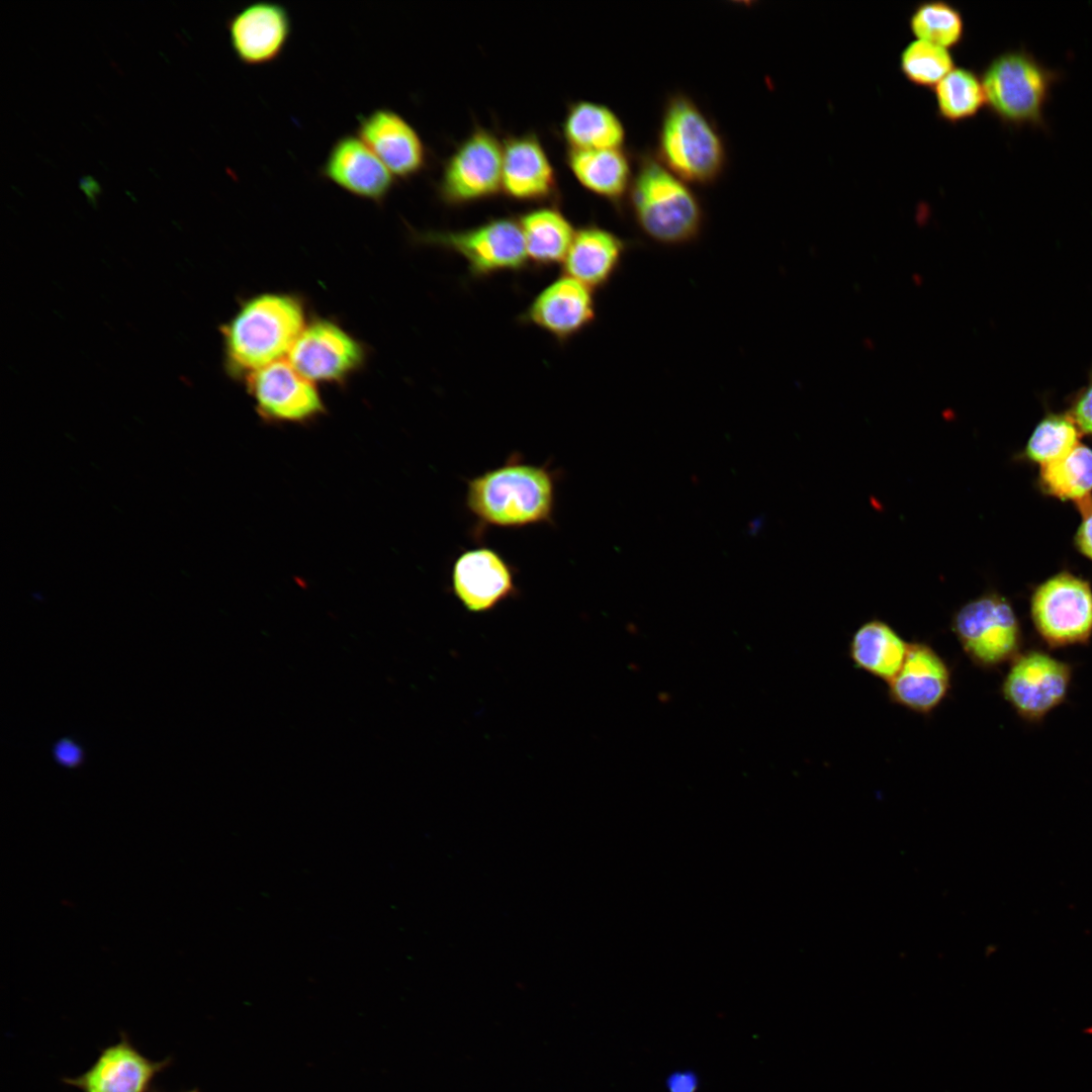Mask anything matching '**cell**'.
Returning a JSON list of instances; mask_svg holds the SVG:
<instances>
[{
	"label": "cell",
	"mask_w": 1092,
	"mask_h": 1092,
	"mask_svg": "<svg viewBox=\"0 0 1092 1092\" xmlns=\"http://www.w3.org/2000/svg\"><path fill=\"white\" fill-rule=\"evenodd\" d=\"M304 300L290 292H262L244 299L220 327L226 373L244 380L288 355L306 325Z\"/></svg>",
	"instance_id": "6da1fadb"
},
{
	"label": "cell",
	"mask_w": 1092,
	"mask_h": 1092,
	"mask_svg": "<svg viewBox=\"0 0 1092 1092\" xmlns=\"http://www.w3.org/2000/svg\"><path fill=\"white\" fill-rule=\"evenodd\" d=\"M556 472L512 454L504 465L467 480L465 505L479 527L552 524Z\"/></svg>",
	"instance_id": "7a4b0ae2"
},
{
	"label": "cell",
	"mask_w": 1092,
	"mask_h": 1092,
	"mask_svg": "<svg viewBox=\"0 0 1092 1092\" xmlns=\"http://www.w3.org/2000/svg\"><path fill=\"white\" fill-rule=\"evenodd\" d=\"M628 196L636 224L652 242L681 247L701 236L705 214L699 197L656 156L640 157Z\"/></svg>",
	"instance_id": "3957f363"
},
{
	"label": "cell",
	"mask_w": 1092,
	"mask_h": 1092,
	"mask_svg": "<svg viewBox=\"0 0 1092 1092\" xmlns=\"http://www.w3.org/2000/svg\"><path fill=\"white\" fill-rule=\"evenodd\" d=\"M657 159L687 183L708 185L726 164L724 141L699 105L682 93L664 106L657 141Z\"/></svg>",
	"instance_id": "277c9868"
},
{
	"label": "cell",
	"mask_w": 1092,
	"mask_h": 1092,
	"mask_svg": "<svg viewBox=\"0 0 1092 1092\" xmlns=\"http://www.w3.org/2000/svg\"><path fill=\"white\" fill-rule=\"evenodd\" d=\"M986 106L1003 124L1045 127V107L1060 72L1024 49L995 56L981 74Z\"/></svg>",
	"instance_id": "5b68a950"
},
{
	"label": "cell",
	"mask_w": 1092,
	"mask_h": 1092,
	"mask_svg": "<svg viewBox=\"0 0 1092 1092\" xmlns=\"http://www.w3.org/2000/svg\"><path fill=\"white\" fill-rule=\"evenodd\" d=\"M950 629L966 655L983 669L1010 663L1022 651L1020 622L1010 602L996 592L961 606L951 617Z\"/></svg>",
	"instance_id": "8992f818"
},
{
	"label": "cell",
	"mask_w": 1092,
	"mask_h": 1092,
	"mask_svg": "<svg viewBox=\"0 0 1092 1092\" xmlns=\"http://www.w3.org/2000/svg\"><path fill=\"white\" fill-rule=\"evenodd\" d=\"M1030 618L1050 649L1086 645L1092 639V587L1069 571L1038 584L1030 597Z\"/></svg>",
	"instance_id": "52a82bcc"
},
{
	"label": "cell",
	"mask_w": 1092,
	"mask_h": 1092,
	"mask_svg": "<svg viewBox=\"0 0 1092 1092\" xmlns=\"http://www.w3.org/2000/svg\"><path fill=\"white\" fill-rule=\"evenodd\" d=\"M417 241L452 251L467 263L471 276L487 277L499 272H517L529 266L518 218L495 217L476 226L458 231H428Z\"/></svg>",
	"instance_id": "ba28073f"
},
{
	"label": "cell",
	"mask_w": 1092,
	"mask_h": 1092,
	"mask_svg": "<svg viewBox=\"0 0 1092 1092\" xmlns=\"http://www.w3.org/2000/svg\"><path fill=\"white\" fill-rule=\"evenodd\" d=\"M1073 667L1039 649L1021 651L1010 663L1000 690L1017 716L1041 722L1069 694Z\"/></svg>",
	"instance_id": "9c48e42d"
},
{
	"label": "cell",
	"mask_w": 1092,
	"mask_h": 1092,
	"mask_svg": "<svg viewBox=\"0 0 1092 1092\" xmlns=\"http://www.w3.org/2000/svg\"><path fill=\"white\" fill-rule=\"evenodd\" d=\"M367 358L364 343L329 317L315 316L288 353V362L311 382L344 384Z\"/></svg>",
	"instance_id": "30bf717a"
},
{
	"label": "cell",
	"mask_w": 1092,
	"mask_h": 1092,
	"mask_svg": "<svg viewBox=\"0 0 1092 1092\" xmlns=\"http://www.w3.org/2000/svg\"><path fill=\"white\" fill-rule=\"evenodd\" d=\"M503 142L488 129L474 128L446 160L438 193L449 205H462L502 191Z\"/></svg>",
	"instance_id": "8fae6325"
},
{
	"label": "cell",
	"mask_w": 1092,
	"mask_h": 1092,
	"mask_svg": "<svg viewBox=\"0 0 1092 1092\" xmlns=\"http://www.w3.org/2000/svg\"><path fill=\"white\" fill-rule=\"evenodd\" d=\"M259 417L268 423L301 424L325 412V403L314 383L286 361L264 366L245 379Z\"/></svg>",
	"instance_id": "7c38bea8"
},
{
	"label": "cell",
	"mask_w": 1092,
	"mask_h": 1092,
	"mask_svg": "<svg viewBox=\"0 0 1092 1092\" xmlns=\"http://www.w3.org/2000/svg\"><path fill=\"white\" fill-rule=\"evenodd\" d=\"M226 28L236 58L243 65L259 67L283 55L292 34V20L283 4L258 0L232 15Z\"/></svg>",
	"instance_id": "4fadbf2b"
},
{
	"label": "cell",
	"mask_w": 1092,
	"mask_h": 1092,
	"mask_svg": "<svg viewBox=\"0 0 1092 1092\" xmlns=\"http://www.w3.org/2000/svg\"><path fill=\"white\" fill-rule=\"evenodd\" d=\"M318 175L348 194L379 205L396 179L356 133L343 134L333 143Z\"/></svg>",
	"instance_id": "5bb4252c"
},
{
	"label": "cell",
	"mask_w": 1092,
	"mask_h": 1092,
	"mask_svg": "<svg viewBox=\"0 0 1092 1092\" xmlns=\"http://www.w3.org/2000/svg\"><path fill=\"white\" fill-rule=\"evenodd\" d=\"M595 290L561 275L531 301L520 321L564 343L588 328L597 317Z\"/></svg>",
	"instance_id": "9a60e30c"
},
{
	"label": "cell",
	"mask_w": 1092,
	"mask_h": 1092,
	"mask_svg": "<svg viewBox=\"0 0 1092 1092\" xmlns=\"http://www.w3.org/2000/svg\"><path fill=\"white\" fill-rule=\"evenodd\" d=\"M356 134L396 179H410L427 163V149L417 129L397 111L377 107L357 117Z\"/></svg>",
	"instance_id": "2e32d148"
},
{
	"label": "cell",
	"mask_w": 1092,
	"mask_h": 1092,
	"mask_svg": "<svg viewBox=\"0 0 1092 1092\" xmlns=\"http://www.w3.org/2000/svg\"><path fill=\"white\" fill-rule=\"evenodd\" d=\"M171 1058L154 1061L144 1056L122 1032L117 1042L104 1048L83 1074L63 1082L82 1092H148Z\"/></svg>",
	"instance_id": "e0dca14e"
},
{
	"label": "cell",
	"mask_w": 1092,
	"mask_h": 1092,
	"mask_svg": "<svg viewBox=\"0 0 1092 1092\" xmlns=\"http://www.w3.org/2000/svg\"><path fill=\"white\" fill-rule=\"evenodd\" d=\"M951 670L927 643L911 642L899 672L888 682L893 704L913 713L930 715L948 696Z\"/></svg>",
	"instance_id": "ac0fdd59"
},
{
	"label": "cell",
	"mask_w": 1092,
	"mask_h": 1092,
	"mask_svg": "<svg viewBox=\"0 0 1092 1092\" xmlns=\"http://www.w3.org/2000/svg\"><path fill=\"white\" fill-rule=\"evenodd\" d=\"M452 588L462 606L471 613H484L516 597L513 567L493 549L475 548L462 552L452 569Z\"/></svg>",
	"instance_id": "d6986e66"
},
{
	"label": "cell",
	"mask_w": 1092,
	"mask_h": 1092,
	"mask_svg": "<svg viewBox=\"0 0 1092 1092\" xmlns=\"http://www.w3.org/2000/svg\"><path fill=\"white\" fill-rule=\"evenodd\" d=\"M502 191L520 201H544L556 193L554 168L534 132L503 141Z\"/></svg>",
	"instance_id": "ffe728a7"
},
{
	"label": "cell",
	"mask_w": 1092,
	"mask_h": 1092,
	"mask_svg": "<svg viewBox=\"0 0 1092 1092\" xmlns=\"http://www.w3.org/2000/svg\"><path fill=\"white\" fill-rule=\"evenodd\" d=\"M629 243L597 224L576 229L562 272L593 290L606 287L619 270Z\"/></svg>",
	"instance_id": "44dd1931"
},
{
	"label": "cell",
	"mask_w": 1092,
	"mask_h": 1092,
	"mask_svg": "<svg viewBox=\"0 0 1092 1092\" xmlns=\"http://www.w3.org/2000/svg\"><path fill=\"white\" fill-rule=\"evenodd\" d=\"M566 162L584 188L616 206L628 195L633 173L630 159L622 148L568 149Z\"/></svg>",
	"instance_id": "7402d4cb"
},
{
	"label": "cell",
	"mask_w": 1092,
	"mask_h": 1092,
	"mask_svg": "<svg viewBox=\"0 0 1092 1092\" xmlns=\"http://www.w3.org/2000/svg\"><path fill=\"white\" fill-rule=\"evenodd\" d=\"M908 645L891 625L872 619L855 630L848 653L857 669L889 682L899 672Z\"/></svg>",
	"instance_id": "603a6c76"
},
{
	"label": "cell",
	"mask_w": 1092,
	"mask_h": 1092,
	"mask_svg": "<svg viewBox=\"0 0 1092 1092\" xmlns=\"http://www.w3.org/2000/svg\"><path fill=\"white\" fill-rule=\"evenodd\" d=\"M518 220L529 264L543 268L563 263L576 229L557 207L534 208Z\"/></svg>",
	"instance_id": "cb8c5ba5"
},
{
	"label": "cell",
	"mask_w": 1092,
	"mask_h": 1092,
	"mask_svg": "<svg viewBox=\"0 0 1092 1092\" xmlns=\"http://www.w3.org/2000/svg\"><path fill=\"white\" fill-rule=\"evenodd\" d=\"M568 149L622 148L625 128L618 115L608 106L589 100L569 105L562 123Z\"/></svg>",
	"instance_id": "d4e9b609"
},
{
	"label": "cell",
	"mask_w": 1092,
	"mask_h": 1092,
	"mask_svg": "<svg viewBox=\"0 0 1092 1092\" xmlns=\"http://www.w3.org/2000/svg\"><path fill=\"white\" fill-rule=\"evenodd\" d=\"M1037 484L1044 494L1075 505L1092 497V449L1080 443L1065 456L1040 465Z\"/></svg>",
	"instance_id": "484cf974"
},
{
	"label": "cell",
	"mask_w": 1092,
	"mask_h": 1092,
	"mask_svg": "<svg viewBox=\"0 0 1092 1092\" xmlns=\"http://www.w3.org/2000/svg\"><path fill=\"white\" fill-rule=\"evenodd\" d=\"M933 90L937 115L948 123L971 119L986 106L981 77L969 68L956 67Z\"/></svg>",
	"instance_id": "4316f807"
},
{
	"label": "cell",
	"mask_w": 1092,
	"mask_h": 1092,
	"mask_svg": "<svg viewBox=\"0 0 1092 1092\" xmlns=\"http://www.w3.org/2000/svg\"><path fill=\"white\" fill-rule=\"evenodd\" d=\"M909 28L919 40L946 50L958 47L965 36V20L958 7L942 0L918 3L909 16Z\"/></svg>",
	"instance_id": "83f0119b"
},
{
	"label": "cell",
	"mask_w": 1092,
	"mask_h": 1092,
	"mask_svg": "<svg viewBox=\"0 0 1092 1092\" xmlns=\"http://www.w3.org/2000/svg\"><path fill=\"white\" fill-rule=\"evenodd\" d=\"M1082 432L1068 413L1050 412L1037 423L1019 457L1040 465L1072 451Z\"/></svg>",
	"instance_id": "f1b7e54d"
},
{
	"label": "cell",
	"mask_w": 1092,
	"mask_h": 1092,
	"mask_svg": "<svg viewBox=\"0 0 1092 1092\" xmlns=\"http://www.w3.org/2000/svg\"><path fill=\"white\" fill-rule=\"evenodd\" d=\"M899 68L913 85L934 89L956 66L948 50L916 39L901 52Z\"/></svg>",
	"instance_id": "f546056e"
},
{
	"label": "cell",
	"mask_w": 1092,
	"mask_h": 1092,
	"mask_svg": "<svg viewBox=\"0 0 1092 1092\" xmlns=\"http://www.w3.org/2000/svg\"><path fill=\"white\" fill-rule=\"evenodd\" d=\"M1067 413L1082 434L1092 436V372L1089 373L1087 383L1071 397Z\"/></svg>",
	"instance_id": "4dcf8cb0"
},
{
	"label": "cell",
	"mask_w": 1092,
	"mask_h": 1092,
	"mask_svg": "<svg viewBox=\"0 0 1092 1092\" xmlns=\"http://www.w3.org/2000/svg\"><path fill=\"white\" fill-rule=\"evenodd\" d=\"M53 755L66 768L79 767L84 759L82 746L70 737H63L54 744Z\"/></svg>",
	"instance_id": "1f68e13d"
},
{
	"label": "cell",
	"mask_w": 1092,
	"mask_h": 1092,
	"mask_svg": "<svg viewBox=\"0 0 1092 1092\" xmlns=\"http://www.w3.org/2000/svg\"><path fill=\"white\" fill-rule=\"evenodd\" d=\"M665 1088L667 1092H697L699 1078L691 1070H677L668 1075Z\"/></svg>",
	"instance_id": "d6a6232c"
},
{
	"label": "cell",
	"mask_w": 1092,
	"mask_h": 1092,
	"mask_svg": "<svg viewBox=\"0 0 1092 1092\" xmlns=\"http://www.w3.org/2000/svg\"><path fill=\"white\" fill-rule=\"evenodd\" d=\"M1083 521L1075 535V546L1079 552L1092 560V509L1082 515Z\"/></svg>",
	"instance_id": "836d02e7"
},
{
	"label": "cell",
	"mask_w": 1092,
	"mask_h": 1092,
	"mask_svg": "<svg viewBox=\"0 0 1092 1092\" xmlns=\"http://www.w3.org/2000/svg\"><path fill=\"white\" fill-rule=\"evenodd\" d=\"M154 1092H157V1091H154ZM183 1092H198V1091L196 1089H191V1090L183 1091Z\"/></svg>",
	"instance_id": "e575fe53"
}]
</instances>
